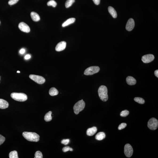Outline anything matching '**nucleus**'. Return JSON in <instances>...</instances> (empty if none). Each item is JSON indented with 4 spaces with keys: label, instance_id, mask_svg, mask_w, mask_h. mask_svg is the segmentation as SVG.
<instances>
[{
    "label": "nucleus",
    "instance_id": "0eeeda50",
    "mask_svg": "<svg viewBox=\"0 0 158 158\" xmlns=\"http://www.w3.org/2000/svg\"><path fill=\"white\" fill-rule=\"evenodd\" d=\"M29 77L31 79L39 84H42L45 82V79L42 76L38 75H30Z\"/></svg>",
    "mask_w": 158,
    "mask_h": 158
},
{
    "label": "nucleus",
    "instance_id": "6e6552de",
    "mask_svg": "<svg viewBox=\"0 0 158 158\" xmlns=\"http://www.w3.org/2000/svg\"><path fill=\"white\" fill-rule=\"evenodd\" d=\"M133 153V150L131 145L129 144H126L124 147V153L126 156L128 158L131 157Z\"/></svg>",
    "mask_w": 158,
    "mask_h": 158
},
{
    "label": "nucleus",
    "instance_id": "f3484780",
    "mask_svg": "<svg viewBox=\"0 0 158 158\" xmlns=\"http://www.w3.org/2000/svg\"><path fill=\"white\" fill-rule=\"evenodd\" d=\"M9 106V103L6 100L2 99H0V108L5 109Z\"/></svg>",
    "mask_w": 158,
    "mask_h": 158
},
{
    "label": "nucleus",
    "instance_id": "5701e85b",
    "mask_svg": "<svg viewBox=\"0 0 158 158\" xmlns=\"http://www.w3.org/2000/svg\"><path fill=\"white\" fill-rule=\"evenodd\" d=\"M75 2V0H67L65 4L66 8H68L71 6Z\"/></svg>",
    "mask_w": 158,
    "mask_h": 158
},
{
    "label": "nucleus",
    "instance_id": "7ed1b4c3",
    "mask_svg": "<svg viewBox=\"0 0 158 158\" xmlns=\"http://www.w3.org/2000/svg\"><path fill=\"white\" fill-rule=\"evenodd\" d=\"M11 96L14 100L20 102L26 101L27 99V95L24 93H13Z\"/></svg>",
    "mask_w": 158,
    "mask_h": 158
},
{
    "label": "nucleus",
    "instance_id": "39448f33",
    "mask_svg": "<svg viewBox=\"0 0 158 158\" xmlns=\"http://www.w3.org/2000/svg\"><path fill=\"white\" fill-rule=\"evenodd\" d=\"M100 70V68L99 67H91L86 69L84 74L86 75H91L98 73Z\"/></svg>",
    "mask_w": 158,
    "mask_h": 158
},
{
    "label": "nucleus",
    "instance_id": "4be33fe9",
    "mask_svg": "<svg viewBox=\"0 0 158 158\" xmlns=\"http://www.w3.org/2000/svg\"><path fill=\"white\" fill-rule=\"evenodd\" d=\"M9 158H18V157L17 152L16 151L14 150L11 152L9 155Z\"/></svg>",
    "mask_w": 158,
    "mask_h": 158
},
{
    "label": "nucleus",
    "instance_id": "e433bc0d",
    "mask_svg": "<svg viewBox=\"0 0 158 158\" xmlns=\"http://www.w3.org/2000/svg\"><path fill=\"white\" fill-rule=\"evenodd\" d=\"M17 73H20V71H17Z\"/></svg>",
    "mask_w": 158,
    "mask_h": 158
},
{
    "label": "nucleus",
    "instance_id": "2eb2a0df",
    "mask_svg": "<svg viewBox=\"0 0 158 158\" xmlns=\"http://www.w3.org/2000/svg\"><path fill=\"white\" fill-rule=\"evenodd\" d=\"M31 16L32 20L35 22L39 21L40 20V17L39 14L34 12H32L31 13Z\"/></svg>",
    "mask_w": 158,
    "mask_h": 158
},
{
    "label": "nucleus",
    "instance_id": "473e14b6",
    "mask_svg": "<svg viewBox=\"0 0 158 158\" xmlns=\"http://www.w3.org/2000/svg\"><path fill=\"white\" fill-rule=\"evenodd\" d=\"M95 4L96 5H98L100 2V0H93Z\"/></svg>",
    "mask_w": 158,
    "mask_h": 158
},
{
    "label": "nucleus",
    "instance_id": "412c9836",
    "mask_svg": "<svg viewBox=\"0 0 158 158\" xmlns=\"http://www.w3.org/2000/svg\"><path fill=\"white\" fill-rule=\"evenodd\" d=\"M52 114V112L50 111L45 114V117H44V119L45 121L48 122L52 120V117L51 116Z\"/></svg>",
    "mask_w": 158,
    "mask_h": 158
},
{
    "label": "nucleus",
    "instance_id": "b1692460",
    "mask_svg": "<svg viewBox=\"0 0 158 158\" xmlns=\"http://www.w3.org/2000/svg\"><path fill=\"white\" fill-rule=\"evenodd\" d=\"M134 100L136 102L140 104H143L145 103L144 99L140 97H136L134 99Z\"/></svg>",
    "mask_w": 158,
    "mask_h": 158
},
{
    "label": "nucleus",
    "instance_id": "c85d7f7f",
    "mask_svg": "<svg viewBox=\"0 0 158 158\" xmlns=\"http://www.w3.org/2000/svg\"><path fill=\"white\" fill-rule=\"evenodd\" d=\"M63 151L64 152H66L69 151H73V149L72 148H70V147L69 146H66L64 147V148H63Z\"/></svg>",
    "mask_w": 158,
    "mask_h": 158
},
{
    "label": "nucleus",
    "instance_id": "cd10ccee",
    "mask_svg": "<svg viewBox=\"0 0 158 158\" xmlns=\"http://www.w3.org/2000/svg\"><path fill=\"white\" fill-rule=\"evenodd\" d=\"M127 124L125 123H122L120 124L118 126V129L119 130H121L125 128L126 127Z\"/></svg>",
    "mask_w": 158,
    "mask_h": 158
},
{
    "label": "nucleus",
    "instance_id": "423d86ee",
    "mask_svg": "<svg viewBox=\"0 0 158 158\" xmlns=\"http://www.w3.org/2000/svg\"><path fill=\"white\" fill-rule=\"evenodd\" d=\"M147 125L148 128L150 130H156L158 128V121L155 118H151L148 121Z\"/></svg>",
    "mask_w": 158,
    "mask_h": 158
},
{
    "label": "nucleus",
    "instance_id": "c756f323",
    "mask_svg": "<svg viewBox=\"0 0 158 158\" xmlns=\"http://www.w3.org/2000/svg\"><path fill=\"white\" fill-rule=\"evenodd\" d=\"M19 1V0H9L8 4L10 5H13L17 3Z\"/></svg>",
    "mask_w": 158,
    "mask_h": 158
},
{
    "label": "nucleus",
    "instance_id": "6ab92c4d",
    "mask_svg": "<svg viewBox=\"0 0 158 158\" xmlns=\"http://www.w3.org/2000/svg\"><path fill=\"white\" fill-rule=\"evenodd\" d=\"M108 10L109 12L111 14L113 18H115L117 17V14L116 11L112 7L110 6L108 7Z\"/></svg>",
    "mask_w": 158,
    "mask_h": 158
},
{
    "label": "nucleus",
    "instance_id": "f03ea898",
    "mask_svg": "<svg viewBox=\"0 0 158 158\" xmlns=\"http://www.w3.org/2000/svg\"><path fill=\"white\" fill-rule=\"evenodd\" d=\"M98 94L100 99L102 101L106 102L108 99L107 88L105 86H100L98 89Z\"/></svg>",
    "mask_w": 158,
    "mask_h": 158
},
{
    "label": "nucleus",
    "instance_id": "f8f14e48",
    "mask_svg": "<svg viewBox=\"0 0 158 158\" xmlns=\"http://www.w3.org/2000/svg\"><path fill=\"white\" fill-rule=\"evenodd\" d=\"M66 44L65 41H62L59 43L56 47V51L57 52L63 51L66 48Z\"/></svg>",
    "mask_w": 158,
    "mask_h": 158
},
{
    "label": "nucleus",
    "instance_id": "c9c22d12",
    "mask_svg": "<svg viewBox=\"0 0 158 158\" xmlns=\"http://www.w3.org/2000/svg\"><path fill=\"white\" fill-rule=\"evenodd\" d=\"M154 74L157 77H158V70H156L154 72Z\"/></svg>",
    "mask_w": 158,
    "mask_h": 158
},
{
    "label": "nucleus",
    "instance_id": "a878e982",
    "mask_svg": "<svg viewBox=\"0 0 158 158\" xmlns=\"http://www.w3.org/2000/svg\"><path fill=\"white\" fill-rule=\"evenodd\" d=\"M130 113L129 111L127 110H124L121 112L120 115L122 117H125L128 115Z\"/></svg>",
    "mask_w": 158,
    "mask_h": 158
},
{
    "label": "nucleus",
    "instance_id": "f257e3e1",
    "mask_svg": "<svg viewBox=\"0 0 158 158\" xmlns=\"http://www.w3.org/2000/svg\"><path fill=\"white\" fill-rule=\"evenodd\" d=\"M22 135L26 139L30 142H37L39 140L40 136L36 133L24 132Z\"/></svg>",
    "mask_w": 158,
    "mask_h": 158
},
{
    "label": "nucleus",
    "instance_id": "20e7f679",
    "mask_svg": "<svg viewBox=\"0 0 158 158\" xmlns=\"http://www.w3.org/2000/svg\"><path fill=\"white\" fill-rule=\"evenodd\" d=\"M85 103L82 99L76 103L74 106V112L76 115L78 114L79 112H81L84 108Z\"/></svg>",
    "mask_w": 158,
    "mask_h": 158
},
{
    "label": "nucleus",
    "instance_id": "a211bd4d",
    "mask_svg": "<svg viewBox=\"0 0 158 158\" xmlns=\"http://www.w3.org/2000/svg\"><path fill=\"white\" fill-rule=\"evenodd\" d=\"M105 137V134L104 133L101 132L97 134L95 136L96 139L98 141L102 140Z\"/></svg>",
    "mask_w": 158,
    "mask_h": 158
},
{
    "label": "nucleus",
    "instance_id": "4468645a",
    "mask_svg": "<svg viewBox=\"0 0 158 158\" xmlns=\"http://www.w3.org/2000/svg\"><path fill=\"white\" fill-rule=\"evenodd\" d=\"M126 82L130 85H134L136 83V79L132 76H128L126 78Z\"/></svg>",
    "mask_w": 158,
    "mask_h": 158
},
{
    "label": "nucleus",
    "instance_id": "f704fd0d",
    "mask_svg": "<svg viewBox=\"0 0 158 158\" xmlns=\"http://www.w3.org/2000/svg\"><path fill=\"white\" fill-rule=\"evenodd\" d=\"M25 52V50L24 49H21V50H20V53L21 54H23Z\"/></svg>",
    "mask_w": 158,
    "mask_h": 158
},
{
    "label": "nucleus",
    "instance_id": "1a4fd4ad",
    "mask_svg": "<svg viewBox=\"0 0 158 158\" xmlns=\"http://www.w3.org/2000/svg\"><path fill=\"white\" fill-rule=\"evenodd\" d=\"M155 58L154 56L152 54H148L142 56V60L143 63H148L152 61Z\"/></svg>",
    "mask_w": 158,
    "mask_h": 158
},
{
    "label": "nucleus",
    "instance_id": "ddd939ff",
    "mask_svg": "<svg viewBox=\"0 0 158 158\" xmlns=\"http://www.w3.org/2000/svg\"><path fill=\"white\" fill-rule=\"evenodd\" d=\"M97 131V129L96 127L94 126L92 128H90L87 130V134L88 136H93L96 133Z\"/></svg>",
    "mask_w": 158,
    "mask_h": 158
},
{
    "label": "nucleus",
    "instance_id": "dca6fc26",
    "mask_svg": "<svg viewBox=\"0 0 158 158\" xmlns=\"http://www.w3.org/2000/svg\"><path fill=\"white\" fill-rule=\"evenodd\" d=\"M76 20L75 18H71L68 19L64 22L62 24L63 27H65L69 25L74 23Z\"/></svg>",
    "mask_w": 158,
    "mask_h": 158
},
{
    "label": "nucleus",
    "instance_id": "bb28decb",
    "mask_svg": "<svg viewBox=\"0 0 158 158\" xmlns=\"http://www.w3.org/2000/svg\"><path fill=\"white\" fill-rule=\"evenodd\" d=\"M43 156L42 153L39 151L36 152L35 155V158H42Z\"/></svg>",
    "mask_w": 158,
    "mask_h": 158
},
{
    "label": "nucleus",
    "instance_id": "2f4dec72",
    "mask_svg": "<svg viewBox=\"0 0 158 158\" xmlns=\"http://www.w3.org/2000/svg\"><path fill=\"white\" fill-rule=\"evenodd\" d=\"M69 141L70 140L69 139H63L61 141V143L65 145H66L69 143Z\"/></svg>",
    "mask_w": 158,
    "mask_h": 158
},
{
    "label": "nucleus",
    "instance_id": "9d476101",
    "mask_svg": "<svg viewBox=\"0 0 158 158\" xmlns=\"http://www.w3.org/2000/svg\"><path fill=\"white\" fill-rule=\"evenodd\" d=\"M18 27L20 30L22 32L28 33L30 31V29L29 26L24 22L20 23L19 24Z\"/></svg>",
    "mask_w": 158,
    "mask_h": 158
},
{
    "label": "nucleus",
    "instance_id": "393cba45",
    "mask_svg": "<svg viewBox=\"0 0 158 158\" xmlns=\"http://www.w3.org/2000/svg\"><path fill=\"white\" fill-rule=\"evenodd\" d=\"M47 5L48 6H52L54 8H55L57 6V3L54 0H51L47 2Z\"/></svg>",
    "mask_w": 158,
    "mask_h": 158
},
{
    "label": "nucleus",
    "instance_id": "9b49d317",
    "mask_svg": "<svg viewBox=\"0 0 158 158\" xmlns=\"http://www.w3.org/2000/svg\"><path fill=\"white\" fill-rule=\"evenodd\" d=\"M135 26V22L133 19L131 18L128 20L126 27L127 30L131 31L133 29Z\"/></svg>",
    "mask_w": 158,
    "mask_h": 158
},
{
    "label": "nucleus",
    "instance_id": "aec40b11",
    "mask_svg": "<svg viewBox=\"0 0 158 158\" xmlns=\"http://www.w3.org/2000/svg\"><path fill=\"white\" fill-rule=\"evenodd\" d=\"M58 91L54 87L51 88L49 91V94L52 96H54L57 95L58 94Z\"/></svg>",
    "mask_w": 158,
    "mask_h": 158
},
{
    "label": "nucleus",
    "instance_id": "4c0bfd02",
    "mask_svg": "<svg viewBox=\"0 0 158 158\" xmlns=\"http://www.w3.org/2000/svg\"></svg>",
    "mask_w": 158,
    "mask_h": 158
},
{
    "label": "nucleus",
    "instance_id": "72a5a7b5",
    "mask_svg": "<svg viewBox=\"0 0 158 158\" xmlns=\"http://www.w3.org/2000/svg\"><path fill=\"white\" fill-rule=\"evenodd\" d=\"M31 57V56H30V55H26L25 56L24 58L25 59H28L30 58Z\"/></svg>",
    "mask_w": 158,
    "mask_h": 158
},
{
    "label": "nucleus",
    "instance_id": "7c9ffc66",
    "mask_svg": "<svg viewBox=\"0 0 158 158\" xmlns=\"http://www.w3.org/2000/svg\"><path fill=\"white\" fill-rule=\"evenodd\" d=\"M5 138L2 135L0 134V145L3 144L5 141Z\"/></svg>",
    "mask_w": 158,
    "mask_h": 158
}]
</instances>
